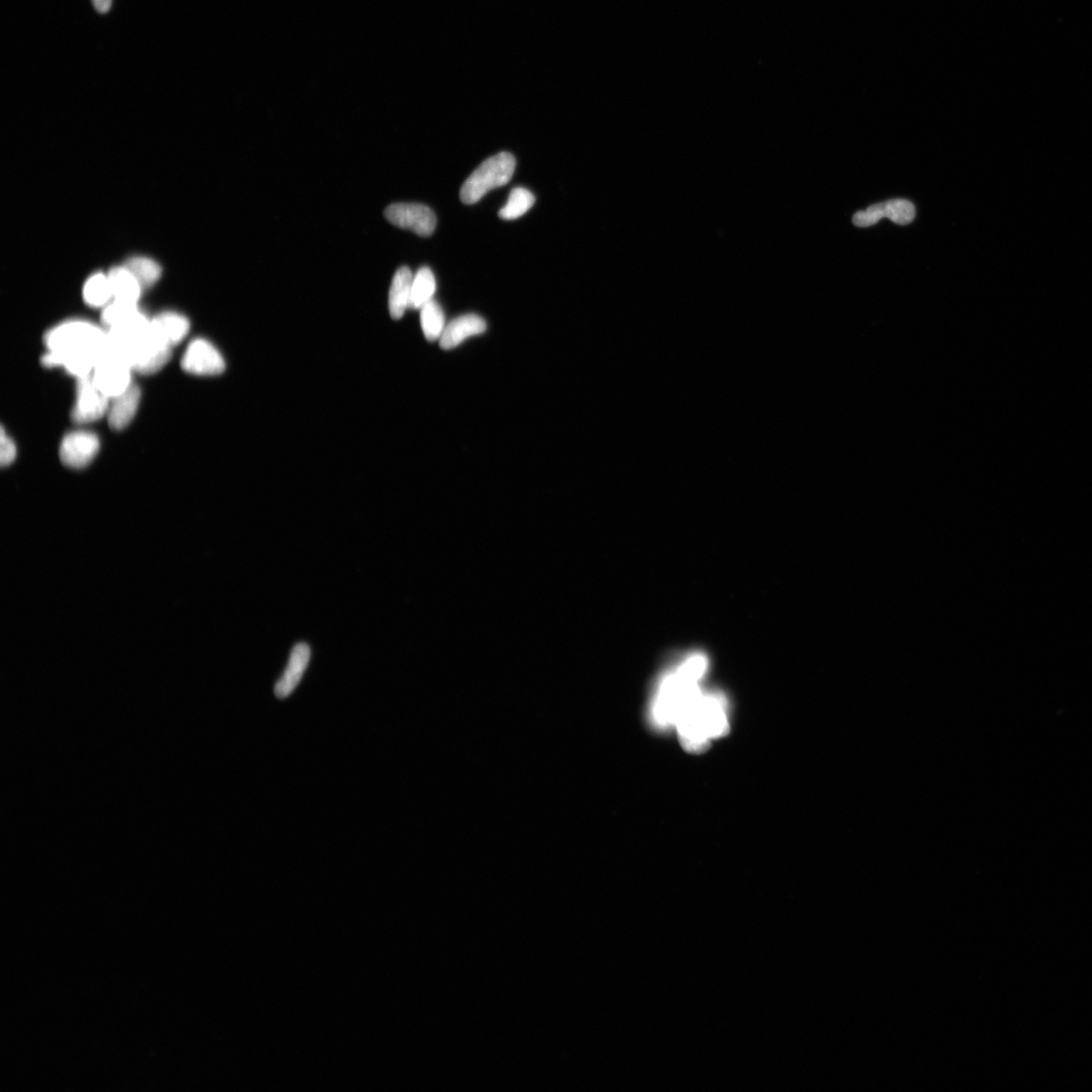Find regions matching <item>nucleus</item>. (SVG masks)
Listing matches in <instances>:
<instances>
[{"instance_id":"obj_21","label":"nucleus","mask_w":1092,"mask_h":1092,"mask_svg":"<svg viewBox=\"0 0 1092 1092\" xmlns=\"http://www.w3.org/2000/svg\"><path fill=\"white\" fill-rule=\"evenodd\" d=\"M535 197L531 190L516 187L510 193L508 202L499 212L503 220H515L532 209Z\"/></svg>"},{"instance_id":"obj_6","label":"nucleus","mask_w":1092,"mask_h":1092,"mask_svg":"<svg viewBox=\"0 0 1092 1092\" xmlns=\"http://www.w3.org/2000/svg\"><path fill=\"white\" fill-rule=\"evenodd\" d=\"M181 368L190 375L213 377L223 374L226 363L211 342L196 338L188 344L181 359Z\"/></svg>"},{"instance_id":"obj_24","label":"nucleus","mask_w":1092,"mask_h":1092,"mask_svg":"<svg viewBox=\"0 0 1092 1092\" xmlns=\"http://www.w3.org/2000/svg\"><path fill=\"white\" fill-rule=\"evenodd\" d=\"M91 3L95 11L101 14L109 13L112 5V0H91Z\"/></svg>"},{"instance_id":"obj_2","label":"nucleus","mask_w":1092,"mask_h":1092,"mask_svg":"<svg viewBox=\"0 0 1092 1092\" xmlns=\"http://www.w3.org/2000/svg\"><path fill=\"white\" fill-rule=\"evenodd\" d=\"M674 730L689 752H704L730 730V702L723 692L704 688L685 709Z\"/></svg>"},{"instance_id":"obj_16","label":"nucleus","mask_w":1092,"mask_h":1092,"mask_svg":"<svg viewBox=\"0 0 1092 1092\" xmlns=\"http://www.w3.org/2000/svg\"><path fill=\"white\" fill-rule=\"evenodd\" d=\"M108 276L114 300L138 303L144 290L126 265L112 268Z\"/></svg>"},{"instance_id":"obj_20","label":"nucleus","mask_w":1092,"mask_h":1092,"mask_svg":"<svg viewBox=\"0 0 1092 1092\" xmlns=\"http://www.w3.org/2000/svg\"><path fill=\"white\" fill-rule=\"evenodd\" d=\"M131 272L143 290L149 289L160 280L161 266L155 260L145 256H135L129 259L125 264Z\"/></svg>"},{"instance_id":"obj_15","label":"nucleus","mask_w":1092,"mask_h":1092,"mask_svg":"<svg viewBox=\"0 0 1092 1092\" xmlns=\"http://www.w3.org/2000/svg\"><path fill=\"white\" fill-rule=\"evenodd\" d=\"M413 277L409 267L402 266L395 273L389 289V314L394 320L401 319L411 308Z\"/></svg>"},{"instance_id":"obj_3","label":"nucleus","mask_w":1092,"mask_h":1092,"mask_svg":"<svg viewBox=\"0 0 1092 1092\" xmlns=\"http://www.w3.org/2000/svg\"><path fill=\"white\" fill-rule=\"evenodd\" d=\"M44 342L49 351L64 355L91 354L101 359L106 351L107 331L89 321H66L52 328L45 334Z\"/></svg>"},{"instance_id":"obj_14","label":"nucleus","mask_w":1092,"mask_h":1092,"mask_svg":"<svg viewBox=\"0 0 1092 1092\" xmlns=\"http://www.w3.org/2000/svg\"><path fill=\"white\" fill-rule=\"evenodd\" d=\"M485 330L487 323L482 317L474 314L458 317L446 325L439 340L440 348L445 350L455 349L467 338L483 334Z\"/></svg>"},{"instance_id":"obj_4","label":"nucleus","mask_w":1092,"mask_h":1092,"mask_svg":"<svg viewBox=\"0 0 1092 1092\" xmlns=\"http://www.w3.org/2000/svg\"><path fill=\"white\" fill-rule=\"evenodd\" d=\"M515 168V158L508 152L499 153L484 161L465 181L461 189L463 203H478L490 190L507 185L513 177Z\"/></svg>"},{"instance_id":"obj_5","label":"nucleus","mask_w":1092,"mask_h":1092,"mask_svg":"<svg viewBox=\"0 0 1092 1092\" xmlns=\"http://www.w3.org/2000/svg\"><path fill=\"white\" fill-rule=\"evenodd\" d=\"M133 372L125 362L103 354L93 369L91 379L99 391L111 400L134 384Z\"/></svg>"},{"instance_id":"obj_11","label":"nucleus","mask_w":1092,"mask_h":1092,"mask_svg":"<svg viewBox=\"0 0 1092 1092\" xmlns=\"http://www.w3.org/2000/svg\"><path fill=\"white\" fill-rule=\"evenodd\" d=\"M190 329L187 317L177 311H163L150 320L149 331L153 340L173 350L184 341Z\"/></svg>"},{"instance_id":"obj_1","label":"nucleus","mask_w":1092,"mask_h":1092,"mask_svg":"<svg viewBox=\"0 0 1092 1092\" xmlns=\"http://www.w3.org/2000/svg\"><path fill=\"white\" fill-rule=\"evenodd\" d=\"M709 666L707 655L692 651L680 656L661 674L648 707V721L656 730L675 728L685 709L705 688Z\"/></svg>"},{"instance_id":"obj_17","label":"nucleus","mask_w":1092,"mask_h":1092,"mask_svg":"<svg viewBox=\"0 0 1092 1092\" xmlns=\"http://www.w3.org/2000/svg\"><path fill=\"white\" fill-rule=\"evenodd\" d=\"M82 294L90 307L105 308L114 300L108 274L98 273L91 275L84 284Z\"/></svg>"},{"instance_id":"obj_13","label":"nucleus","mask_w":1092,"mask_h":1092,"mask_svg":"<svg viewBox=\"0 0 1092 1092\" xmlns=\"http://www.w3.org/2000/svg\"><path fill=\"white\" fill-rule=\"evenodd\" d=\"M141 401V389L136 384L111 398L107 415L110 427L115 431L126 429L134 420Z\"/></svg>"},{"instance_id":"obj_19","label":"nucleus","mask_w":1092,"mask_h":1092,"mask_svg":"<svg viewBox=\"0 0 1092 1092\" xmlns=\"http://www.w3.org/2000/svg\"><path fill=\"white\" fill-rule=\"evenodd\" d=\"M436 291L435 274L429 267H422L413 277L411 309L420 310L433 300Z\"/></svg>"},{"instance_id":"obj_10","label":"nucleus","mask_w":1092,"mask_h":1092,"mask_svg":"<svg viewBox=\"0 0 1092 1092\" xmlns=\"http://www.w3.org/2000/svg\"><path fill=\"white\" fill-rule=\"evenodd\" d=\"M883 218L905 226L915 220V207L906 199H891L886 203L873 205L866 211L856 213L853 223L857 227L866 228L873 226Z\"/></svg>"},{"instance_id":"obj_18","label":"nucleus","mask_w":1092,"mask_h":1092,"mask_svg":"<svg viewBox=\"0 0 1092 1092\" xmlns=\"http://www.w3.org/2000/svg\"><path fill=\"white\" fill-rule=\"evenodd\" d=\"M421 327L428 341L440 340L445 330V316L439 303L432 300L420 309Z\"/></svg>"},{"instance_id":"obj_12","label":"nucleus","mask_w":1092,"mask_h":1092,"mask_svg":"<svg viewBox=\"0 0 1092 1092\" xmlns=\"http://www.w3.org/2000/svg\"><path fill=\"white\" fill-rule=\"evenodd\" d=\"M310 658L311 648L307 644L300 643L292 648L288 666L274 687V694L277 698H288L298 687Z\"/></svg>"},{"instance_id":"obj_9","label":"nucleus","mask_w":1092,"mask_h":1092,"mask_svg":"<svg viewBox=\"0 0 1092 1092\" xmlns=\"http://www.w3.org/2000/svg\"><path fill=\"white\" fill-rule=\"evenodd\" d=\"M100 439L92 432L74 431L61 442L59 455L61 462L71 469H84L98 455Z\"/></svg>"},{"instance_id":"obj_23","label":"nucleus","mask_w":1092,"mask_h":1092,"mask_svg":"<svg viewBox=\"0 0 1092 1092\" xmlns=\"http://www.w3.org/2000/svg\"><path fill=\"white\" fill-rule=\"evenodd\" d=\"M16 457V446L10 436L5 435V428L2 429V437H0V464L3 466H7L14 462Z\"/></svg>"},{"instance_id":"obj_7","label":"nucleus","mask_w":1092,"mask_h":1092,"mask_svg":"<svg viewBox=\"0 0 1092 1092\" xmlns=\"http://www.w3.org/2000/svg\"><path fill=\"white\" fill-rule=\"evenodd\" d=\"M386 218L395 226L410 230L421 237H429L436 228V216L421 204H394L387 207Z\"/></svg>"},{"instance_id":"obj_8","label":"nucleus","mask_w":1092,"mask_h":1092,"mask_svg":"<svg viewBox=\"0 0 1092 1092\" xmlns=\"http://www.w3.org/2000/svg\"><path fill=\"white\" fill-rule=\"evenodd\" d=\"M72 419L76 424L99 421L108 415L110 400L94 386L91 377L78 378Z\"/></svg>"},{"instance_id":"obj_22","label":"nucleus","mask_w":1092,"mask_h":1092,"mask_svg":"<svg viewBox=\"0 0 1092 1092\" xmlns=\"http://www.w3.org/2000/svg\"><path fill=\"white\" fill-rule=\"evenodd\" d=\"M138 303L112 300L101 311V324L107 329L126 322L140 311Z\"/></svg>"}]
</instances>
